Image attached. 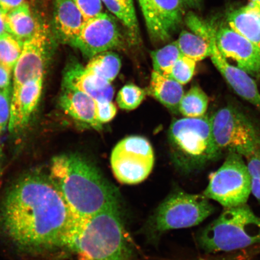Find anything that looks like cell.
Masks as SVG:
<instances>
[{"label":"cell","instance_id":"obj_28","mask_svg":"<svg viewBox=\"0 0 260 260\" xmlns=\"http://www.w3.org/2000/svg\"><path fill=\"white\" fill-rule=\"evenodd\" d=\"M147 92L133 84L123 86L117 95L116 102L120 108L133 110L137 108L142 103Z\"/></svg>","mask_w":260,"mask_h":260},{"label":"cell","instance_id":"obj_2","mask_svg":"<svg viewBox=\"0 0 260 260\" xmlns=\"http://www.w3.org/2000/svg\"><path fill=\"white\" fill-rule=\"evenodd\" d=\"M48 177L79 222L104 211L121 210V198L116 187L80 154L55 156Z\"/></svg>","mask_w":260,"mask_h":260},{"label":"cell","instance_id":"obj_37","mask_svg":"<svg viewBox=\"0 0 260 260\" xmlns=\"http://www.w3.org/2000/svg\"><path fill=\"white\" fill-rule=\"evenodd\" d=\"M26 0H0V8L6 12H9L24 5Z\"/></svg>","mask_w":260,"mask_h":260},{"label":"cell","instance_id":"obj_4","mask_svg":"<svg viewBox=\"0 0 260 260\" xmlns=\"http://www.w3.org/2000/svg\"><path fill=\"white\" fill-rule=\"evenodd\" d=\"M168 135L172 160L186 173L203 169L222 154L214 138L210 116L207 115L175 120Z\"/></svg>","mask_w":260,"mask_h":260},{"label":"cell","instance_id":"obj_25","mask_svg":"<svg viewBox=\"0 0 260 260\" xmlns=\"http://www.w3.org/2000/svg\"><path fill=\"white\" fill-rule=\"evenodd\" d=\"M181 55L177 41L172 42L159 50L152 51L151 56L154 71L162 76L170 77L172 68Z\"/></svg>","mask_w":260,"mask_h":260},{"label":"cell","instance_id":"obj_31","mask_svg":"<svg viewBox=\"0 0 260 260\" xmlns=\"http://www.w3.org/2000/svg\"><path fill=\"white\" fill-rule=\"evenodd\" d=\"M185 21L193 34L199 36L209 43L216 38L217 29L192 12L188 13L185 18Z\"/></svg>","mask_w":260,"mask_h":260},{"label":"cell","instance_id":"obj_18","mask_svg":"<svg viewBox=\"0 0 260 260\" xmlns=\"http://www.w3.org/2000/svg\"><path fill=\"white\" fill-rule=\"evenodd\" d=\"M229 27L260 49V7L254 3L231 12Z\"/></svg>","mask_w":260,"mask_h":260},{"label":"cell","instance_id":"obj_9","mask_svg":"<svg viewBox=\"0 0 260 260\" xmlns=\"http://www.w3.org/2000/svg\"><path fill=\"white\" fill-rule=\"evenodd\" d=\"M153 149L147 139L132 136L120 141L110 157L116 180L125 184L142 183L147 178L154 165Z\"/></svg>","mask_w":260,"mask_h":260},{"label":"cell","instance_id":"obj_40","mask_svg":"<svg viewBox=\"0 0 260 260\" xmlns=\"http://www.w3.org/2000/svg\"><path fill=\"white\" fill-rule=\"evenodd\" d=\"M249 2L254 3V4L260 7V0H249Z\"/></svg>","mask_w":260,"mask_h":260},{"label":"cell","instance_id":"obj_12","mask_svg":"<svg viewBox=\"0 0 260 260\" xmlns=\"http://www.w3.org/2000/svg\"><path fill=\"white\" fill-rule=\"evenodd\" d=\"M216 42L222 56L237 67L260 79V49L229 27L217 29Z\"/></svg>","mask_w":260,"mask_h":260},{"label":"cell","instance_id":"obj_7","mask_svg":"<svg viewBox=\"0 0 260 260\" xmlns=\"http://www.w3.org/2000/svg\"><path fill=\"white\" fill-rule=\"evenodd\" d=\"M210 119L214 138L221 151L246 158L260 149L259 129L236 107H222Z\"/></svg>","mask_w":260,"mask_h":260},{"label":"cell","instance_id":"obj_24","mask_svg":"<svg viewBox=\"0 0 260 260\" xmlns=\"http://www.w3.org/2000/svg\"><path fill=\"white\" fill-rule=\"evenodd\" d=\"M177 42L181 53L196 62L211 56V43L193 32L182 31Z\"/></svg>","mask_w":260,"mask_h":260},{"label":"cell","instance_id":"obj_30","mask_svg":"<svg viewBox=\"0 0 260 260\" xmlns=\"http://www.w3.org/2000/svg\"><path fill=\"white\" fill-rule=\"evenodd\" d=\"M149 34L154 40L165 41L164 32L155 14L152 0H138Z\"/></svg>","mask_w":260,"mask_h":260},{"label":"cell","instance_id":"obj_27","mask_svg":"<svg viewBox=\"0 0 260 260\" xmlns=\"http://www.w3.org/2000/svg\"><path fill=\"white\" fill-rule=\"evenodd\" d=\"M113 14L130 30H138V23L134 6L128 4L123 0H102Z\"/></svg>","mask_w":260,"mask_h":260},{"label":"cell","instance_id":"obj_26","mask_svg":"<svg viewBox=\"0 0 260 260\" xmlns=\"http://www.w3.org/2000/svg\"><path fill=\"white\" fill-rule=\"evenodd\" d=\"M24 42L5 32L0 35V65L12 72L23 49Z\"/></svg>","mask_w":260,"mask_h":260},{"label":"cell","instance_id":"obj_19","mask_svg":"<svg viewBox=\"0 0 260 260\" xmlns=\"http://www.w3.org/2000/svg\"><path fill=\"white\" fill-rule=\"evenodd\" d=\"M147 93L172 112L177 113L184 92L183 85L177 81L153 71Z\"/></svg>","mask_w":260,"mask_h":260},{"label":"cell","instance_id":"obj_36","mask_svg":"<svg viewBox=\"0 0 260 260\" xmlns=\"http://www.w3.org/2000/svg\"><path fill=\"white\" fill-rule=\"evenodd\" d=\"M11 71L0 65V90L12 87Z\"/></svg>","mask_w":260,"mask_h":260},{"label":"cell","instance_id":"obj_32","mask_svg":"<svg viewBox=\"0 0 260 260\" xmlns=\"http://www.w3.org/2000/svg\"><path fill=\"white\" fill-rule=\"evenodd\" d=\"M251 181V193L260 204V149L245 158Z\"/></svg>","mask_w":260,"mask_h":260},{"label":"cell","instance_id":"obj_23","mask_svg":"<svg viewBox=\"0 0 260 260\" xmlns=\"http://www.w3.org/2000/svg\"><path fill=\"white\" fill-rule=\"evenodd\" d=\"M209 104L206 93L200 86H193L182 98L179 112L184 118H200L206 115Z\"/></svg>","mask_w":260,"mask_h":260},{"label":"cell","instance_id":"obj_20","mask_svg":"<svg viewBox=\"0 0 260 260\" xmlns=\"http://www.w3.org/2000/svg\"><path fill=\"white\" fill-rule=\"evenodd\" d=\"M6 22L9 34L24 43L34 35L38 25L27 3L7 13Z\"/></svg>","mask_w":260,"mask_h":260},{"label":"cell","instance_id":"obj_34","mask_svg":"<svg viewBox=\"0 0 260 260\" xmlns=\"http://www.w3.org/2000/svg\"><path fill=\"white\" fill-rule=\"evenodd\" d=\"M79 8L85 21L102 14L103 5L102 0H73Z\"/></svg>","mask_w":260,"mask_h":260},{"label":"cell","instance_id":"obj_3","mask_svg":"<svg viewBox=\"0 0 260 260\" xmlns=\"http://www.w3.org/2000/svg\"><path fill=\"white\" fill-rule=\"evenodd\" d=\"M67 247L89 260H132L119 210L78 222Z\"/></svg>","mask_w":260,"mask_h":260},{"label":"cell","instance_id":"obj_35","mask_svg":"<svg viewBox=\"0 0 260 260\" xmlns=\"http://www.w3.org/2000/svg\"><path fill=\"white\" fill-rule=\"evenodd\" d=\"M117 108L112 102H96V115L98 121L103 125L115 118Z\"/></svg>","mask_w":260,"mask_h":260},{"label":"cell","instance_id":"obj_41","mask_svg":"<svg viewBox=\"0 0 260 260\" xmlns=\"http://www.w3.org/2000/svg\"><path fill=\"white\" fill-rule=\"evenodd\" d=\"M123 1L128 3L129 5H133V0H123Z\"/></svg>","mask_w":260,"mask_h":260},{"label":"cell","instance_id":"obj_29","mask_svg":"<svg viewBox=\"0 0 260 260\" xmlns=\"http://www.w3.org/2000/svg\"><path fill=\"white\" fill-rule=\"evenodd\" d=\"M195 68L196 61L182 54L172 68L170 78L184 85L192 79Z\"/></svg>","mask_w":260,"mask_h":260},{"label":"cell","instance_id":"obj_39","mask_svg":"<svg viewBox=\"0 0 260 260\" xmlns=\"http://www.w3.org/2000/svg\"><path fill=\"white\" fill-rule=\"evenodd\" d=\"M201 0H183V2L185 4L190 6V7H194L199 5Z\"/></svg>","mask_w":260,"mask_h":260},{"label":"cell","instance_id":"obj_10","mask_svg":"<svg viewBox=\"0 0 260 260\" xmlns=\"http://www.w3.org/2000/svg\"><path fill=\"white\" fill-rule=\"evenodd\" d=\"M121 44V32L115 19L102 12L84 22L73 47L79 49L84 56L91 58L118 48Z\"/></svg>","mask_w":260,"mask_h":260},{"label":"cell","instance_id":"obj_1","mask_svg":"<svg viewBox=\"0 0 260 260\" xmlns=\"http://www.w3.org/2000/svg\"><path fill=\"white\" fill-rule=\"evenodd\" d=\"M77 221L56 185L40 174L16 182L0 208L3 232L27 251L67 246Z\"/></svg>","mask_w":260,"mask_h":260},{"label":"cell","instance_id":"obj_21","mask_svg":"<svg viewBox=\"0 0 260 260\" xmlns=\"http://www.w3.org/2000/svg\"><path fill=\"white\" fill-rule=\"evenodd\" d=\"M155 14L166 40L180 24L183 17V0H152Z\"/></svg>","mask_w":260,"mask_h":260},{"label":"cell","instance_id":"obj_22","mask_svg":"<svg viewBox=\"0 0 260 260\" xmlns=\"http://www.w3.org/2000/svg\"><path fill=\"white\" fill-rule=\"evenodd\" d=\"M121 67V61L118 55L106 51L90 58L85 68L101 79L111 83L118 76Z\"/></svg>","mask_w":260,"mask_h":260},{"label":"cell","instance_id":"obj_33","mask_svg":"<svg viewBox=\"0 0 260 260\" xmlns=\"http://www.w3.org/2000/svg\"><path fill=\"white\" fill-rule=\"evenodd\" d=\"M12 94V87L0 90V135L9 125Z\"/></svg>","mask_w":260,"mask_h":260},{"label":"cell","instance_id":"obj_43","mask_svg":"<svg viewBox=\"0 0 260 260\" xmlns=\"http://www.w3.org/2000/svg\"><path fill=\"white\" fill-rule=\"evenodd\" d=\"M201 260H205V259H201Z\"/></svg>","mask_w":260,"mask_h":260},{"label":"cell","instance_id":"obj_17","mask_svg":"<svg viewBox=\"0 0 260 260\" xmlns=\"http://www.w3.org/2000/svg\"><path fill=\"white\" fill-rule=\"evenodd\" d=\"M59 104L61 108L75 120L97 131L103 128L96 115V102L92 97L81 91L63 87Z\"/></svg>","mask_w":260,"mask_h":260},{"label":"cell","instance_id":"obj_38","mask_svg":"<svg viewBox=\"0 0 260 260\" xmlns=\"http://www.w3.org/2000/svg\"><path fill=\"white\" fill-rule=\"evenodd\" d=\"M6 18H7V12L0 8V35L8 32Z\"/></svg>","mask_w":260,"mask_h":260},{"label":"cell","instance_id":"obj_5","mask_svg":"<svg viewBox=\"0 0 260 260\" xmlns=\"http://www.w3.org/2000/svg\"><path fill=\"white\" fill-rule=\"evenodd\" d=\"M207 253L230 252L260 244V217L248 205L225 208L198 235Z\"/></svg>","mask_w":260,"mask_h":260},{"label":"cell","instance_id":"obj_13","mask_svg":"<svg viewBox=\"0 0 260 260\" xmlns=\"http://www.w3.org/2000/svg\"><path fill=\"white\" fill-rule=\"evenodd\" d=\"M211 59L228 84L242 99L260 109V92L253 78L245 71L232 64L217 47L216 38L211 42Z\"/></svg>","mask_w":260,"mask_h":260},{"label":"cell","instance_id":"obj_14","mask_svg":"<svg viewBox=\"0 0 260 260\" xmlns=\"http://www.w3.org/2000/svg\"><path fill=\"white\" fill-rule=\"evenodd\" d=\"M63 87L81 91L96 102H112L115 93L111 83L90 73L78 62L70 63L65 69Z\"/></svg>","mask_w":260,"mask_h":260},{"label":"cell","instance_id":"obj_42","mask_svg":"<svg viewBox=\"0 0 260 260\" xmlns=\"http://www.w3.org/2000/svg\"><path fill=\"white\" fill-rule=\"evenodd\" d=\"M3 152L1 145H0V160H1L2 157Z\"/></svg>","mask_w":260,"mask_h":260},{"label":"cell","instance_id":"obj_11","mask_svg":"<svg viewBox=\"0 0 260 260\" xmlns=\"http://www.w3.org/2000/svg\"><path fill=\"white\" fill-rule=\"evenodd\" d=\"M50 39L48 28L38 24L34 35L24 42L21 56L15 66L12 92L28 81L44 78Z\"/></svg>","mask_w":260,"mask_h":260},{"label":"cell","instance_id":"obj_6","mask_svg":"<svg viewBox=\"0 0 260 260\" xmlns=\"http://www.w3.org/2000/svg\"><path fill=\"white\" fill-rule=\"evenodd\" d=\"M214 207L203 194L183 191L172 193L159 205L147 222L149 236H160L170 231L200 225L213 214Z\"/></svg>","mask_w":260,"mask_h":260},{"label":"cell","instance_id":"obj_8","mask_svg":"<svg viewBox=\"0 0 260 260\" xmlns=\"http://www.w3.org/2000/svg\"><path fill=\"white\" fill-rule=\"evenodd\" d=\"M243 158L229 152L222 165L210 175L204 196L225 208L246 204L251 194V181Z\"/></svg>","mask_w":260,"mask_h":260},{"label":"cell","instance_id":"obj_15","mask_svg":"<svg viewBox=\"0 0 260 260\" xmlns=\"http://www.w3.org/2000/svg\"><path fill=\"white\" fill-rule=\"evenodd\" d=\"M43 78L27 81L12 92L8 128L15 132L27 124L41 96Z\"/></svg>","mask_w":260,"mask_h":260},{"label":"cell","instance_id":"obj_16","mask_svg":"<svg viewBox=\"0 0 260 260\" xmlns=\"http://www.w3.org/2000/svg\"><path fill=\"white\" fill-rule=\"evenodd\" d=\"M85 21L73 0H54V31L61 43L73 46Z\"/></svg>","mask_w":260,"mask_h":260}]
</instances>
